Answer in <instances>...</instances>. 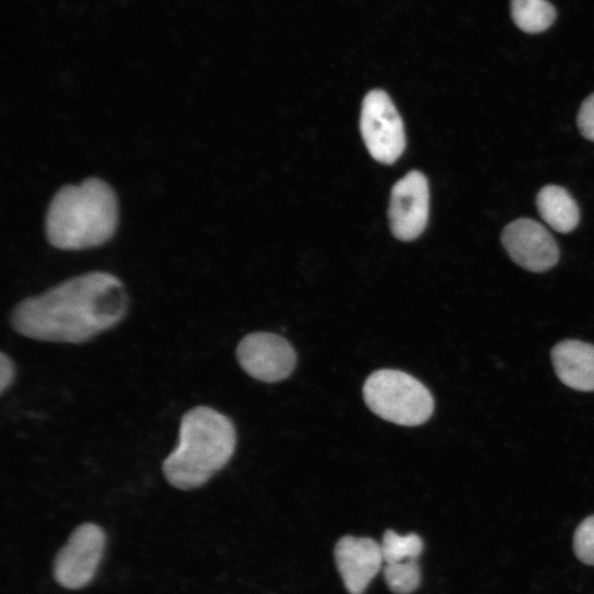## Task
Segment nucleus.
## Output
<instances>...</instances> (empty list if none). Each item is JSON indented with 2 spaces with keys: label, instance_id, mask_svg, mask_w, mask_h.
I'll return each mask as SVG.
<instances>
[{
  "label": "nucleus",
  "instance_id": "39448f33",
  "mask_svg": "<svg viewBox=\"0 0 594 594\" xmlns=\"http://www.w3.org/2000/svg\"><path fill=\"white\" fill-rule=\"evenodd\" d=\"M360 129L374 160L392 164L403 154L406 146L403 120L385 91L374 89L366 94L362 102Z\"/></svg>",
  "mask_w": 594,
  "mask_h": 594
},
{
  "label": "nucleus",
  "instance_id": "f257e3e1",
  "mask_svg": "<svg viewBox=\"0 0 594 594\" xmlns=\"http://www.w3.org/2000/svg\"><path fill=\"white\" fill-rule=\"evenodd\" d=\"M129 296L113 274L88 272L20 301L11 327L38 341L85 343L117 326L127 315Z\"/></svg>",
  "mask_w": 594,
  "mask_h": 594
},
{
  "label": "nucleus",
  "instance_id": "2eb2a0df",
  "mask_svg": "<svg viewBox=\"0 0 594 594\" xmlns=\"http://www.w3.org/2000/svg\"><path fill=\"white\" fill-rule=\"evenodd\" d=\"M384 581L394 594H410L420 584V568L418 559L385 564Z\"/></svg>",
  "mask_w": 594,
  "mask_h": 594
},
{
  "label": "nucleus",
  "instance_id": "9b49d317",
  "mask_svg": "<svg viewBox=\"0 0 594 594\" xmlns=\"http://www.w3.org/2000/svg\"><path fill=\"white\" fill-rule=\"evenodd\" d=\"M558 378L581 392L594 391V345L579 340H564L551 351Z\"/></svg>",
  "mask_w": 594,
  "mask_h": 594
},
{
  "label": "nucleus",
  "instance_id": "a211bd4d",
  "mask_svg": "<svg viewBox=\"0 0 594 594\" xmlns=\"http://www.w3.org/2000/svg\"><path fill=\"white\" fill-rule=\"evenodd\" d=\"M15 376V367L12 360L4 354H0V391L4 393L10 387Z\"/></svg>",
  "mask_w": 594,
  "mask_h": 594
},
{
  "label": "nucleus",
  "instance_id": "dca6fc26",
  "mask_svg": "<svg viewBox=\"0 0 594 594\" xmlns=\"http://www.w3.org/2000/svg\"><path fill=\"white\" fill-rule=\"evenodd\" d=\"M573 550L581 562L594 565V515L586 517L575 529Z\"/></svg>",
  "mask_w": 594,
  "mask_h": 594
},
{
  "label": "nucleus",
  "instance_id": "9d476101",
  "mask_svg": "<svg viewBox=\"0 0 594 594\" xmlns=\"http://www.w3.org/2000/svg\"><path fill=\"white\" fill-rule=\"evenodd\" d=\"M334 561L350 594H362L384 562L381 543L367 537H341L334 547Z\"/></svg>",
  "mask_w": 594,
  "mask_h": 594
},
{
  "label": "nucleus",
  "instance_id": "ddd939ff",
  "mask_svg": "<svg viewBox=\"0 0 594 594\" xmlns=\"http://www.w3.org/2000/svg\"><path fill=\"white\" fill-rule=\"evenodd\" d=\"M512 18L527 33L547 30L556 19V10L547 0H512Z\"/></svg>",
  "mask_w": 594,
  "mask_h": 594
},
{
  "label": "nucleus",
  "instance_id": "20e7f679",
  "mask_svg": "<svg viewBox=\"0 0 594 594\" xmlns=\"http://www.w3.org/2000/svg\"><path fill=\"white\" fill-rule=\"evenodd\" d=\"M363 398L378 417L400 426H419L435 408L430 391L408 373L383 369L367 376Z\"/></svg>",
  "mask_w": 594,
  "mask_h": 594
},
{
  "label": "nucleus",
  "instance_id": "1a4fd4ad",
  "mask_svg": "<svg viewBox=\"0 0 594 594\" xmlns=\"http://www.w3.org/2000/svg\"><path fill=\"white\" fill-rule=\"evenodd\" d=\"M502 243L512 260L522 268L541 273L559 260V248L549 231L539 222L521 218L507 224Z\"/></svg>",
  "mask_w": 594,
  "mask_h": 594
},
{
  "label": "nucleus",
  "instance_id": "6e6552de",
  "mask_svg": "<svg viewBox=\"0 0 594 594\" xmlns=\"http://www.w3.org/2000/svg\"><path fill=\"white\" fill-rule=\"evenodd\" d=\"M429 217V186L426 176L410 170L393 187L388 218L393 234L410 241L425 230Z\"/></svg>",
  "mask_w": 594,
  "mask_h": 594
},
{
  "label": "nucleus",
  "instance_id": "f03ea898",
  "mask_svg": "<svg viewBox=\"0 0 594 594\" xmlns=\"http://www.w3.org/2000/svg\"><path fill=\"white\" fill-rule=\"evenodd\" d=\"M119 205L113 188L88 177L61 187L45 215V235L59 250H85L109 241L118 227Z\"/></svg>",
  "mask_w": 594,
  "mask_h": 594
},
{
  "label": "nucleus",
  "instance_id": "f3484780",
  "mask_svg": "<svg viewBox=\"0 0 594 594\" xmlns=\"http://www.w3.org/2000/svg\"><path fill=\"white\" fill-rule=\"evenodd\" d=\"M576 122L581 134L594 142V94L590 95L581 105Z\"/></svg>",
  "mask_w": 594,
  "mask_h": 594
},
{
  "label": "nucleus",
  "instance_id": "7ed1b4c3",
  "mask_svg": "<svg viewBox=\"0 0 594 594\" xmlns=\"http://www.w3.org/2000/svg\"><path fill=\"white\" fill-rule=\"evenodd\" d=\"M235 446V428L227 416L194 407L182 417L178 443L164 460L163 474L178 490L198 488L228 464Z\"/></svg>",
  "mask_w": 594,
  "mask_h": 594
},
{
  "label": "nucleus",
  "instance_id": "0eeeda50",
  "mask_svg": "<svg viewBox=\"0 0 594 594\" xmlns=\"http://www.w3.org/2000/svg\"><path fill=\"white\" fill-rule=\"evenodd\" d=\"M237 359L253 378L275 383L292 374L297 355L283 337L270 332H253L239 342Z\"/></svg>",
  "mask_w": 594,
  "mask_h": 594
},
{
  "label": "nucleus",
  "instance_id": "f8f14e48",
  "mask_svg": "<svg viewBox=\"0 0 594 594\" xmlns=\"http://www.w3.org/2000/svg\"><path fill=\"white\" fill-rule=\"evenodd\" d=\"M536 205L543 221L558 232H571L579 224V206L570 193L561 186L542 187L537 195Z\"/></svg>",
  "mask_w": 594,
  "mask_h": 594
},
{
  "label": "nucleus",
  "instance_id": "4468645a",
  "mask_svg": "<svg viewBox=\"0 0 594 594\" xmlns=\"http://www.w3.org/2000/svg\"><path fill=\"white\" fill-rule=\"evenodd\" d=\"M422 549V539L417 534L400 536L391 529L385 530L381 542L385 564L418 559Z\"/></svg>",
  "mask_w": 594,
  "mask_h": 594
},
{
  "label": "nucleus",
  "instance_id": "423d86ee",
  "mask_svg": "<svg viewBox=\"0 0 594 594\" xmlns=\"http://www.w3.org/2000/svg\"><path fill=\"white\" fill-rule=\"evenodd\" d=\"M105 544L106 536L101 527L92 522L77 526L55 556L54 580L68 590L87 586L96 575Z\"/></svg>",
  "mask_w": 594,
  "mask_h": 594
}]
</instances>
